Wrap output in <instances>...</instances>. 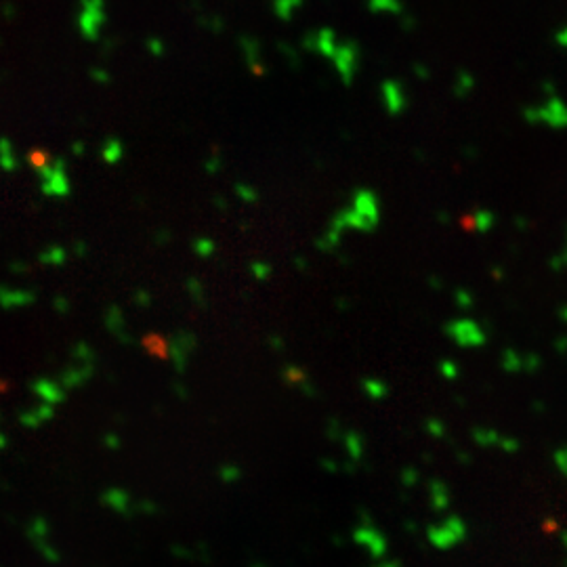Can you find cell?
I'll list each match as a JSON object with an SVG mask.
<instances>
[{"instance_id": "obj_1", "label": "cell", "mask_w": 567, "mask_h": 567, "mask_svg": "<svg viewBox=\"0 0 567 567\" xmlns=\"http://www.w3.org/2000/svg\"><path fill=\"white\" fill-rule=\"evenodd\" d=\"M466 538V523L458 515H450L428 530V540L435 549L447 551Z\"/></svg>"}, {"instance_id": "obj_2", "label": "cell", "mask_w": 567, "mask_h": 567, "mask_svg": "<svg viewBox=\"0 0 567 567\" xmlns=\"http://www.w3.org/2000/svg\"><path fill=\"white\" fill-rule=\"evenodd\" d=\"M447 336L458 345V347H469V349H477L485 345V332L483 328L469 317H460L447 324L445 328Z\"/></svg>"}, {"instance_id": "obj_3", "label": "cell", "mask_w": 567, "mask_h": 567, "mask_svg": "<svg viewBox=\"0 0 567 567\" xmlns=\"http://www.w3.org/2000/svg\"><path fill=\"white\" fill-rule=\"evenodd\" d=\"M473 439L477 445L481 447H498L502 452H517L519 450V441L509 437V435H502L498 433L496 428H475L473 431Z\"/></svg>"}, {"instance_id": "obj_4", "label": "cell", "mask_w": 567, "mask_h": 567, "mask_svg": "<svg viewBox=\"0 0 567 567\" xmlns=\"http://www.w3.org/2000/svg\"><path fill=\"white\" fill-rule=\"evenodd\" d=\"M500 364H502V368L507 372H532V370H536L540 366V359L534 357V355L519 353L515 349H504Z\"/></svg>"}, {"instance_id": "obj_5", "label": "cell", "mask_w": 567, "mask_h": 567, "mask_svg": "<svg viewBox=\"0 0 567 567\" xmlns=\"http://www.w3.org/2000/svg\"><path fill=\"white\" fill-rule=\"evenodd\" d=\"M431 490V502H433V509L435 511H445L450 507V490L443 481L439 479H433V483L428 485Z\"/></svg>"}, {"instance_id": "obj_6", "label": "cell", "mask_w": 567, "mask_h": 567, "mask_svg": "<svg viewBox=\"0 0 567 567\" xmlns=\"http://www.w3.org/2000/svg\"><path fill=\"white\" fill-rule=\"evenodd\" d=\"M494 212L492 210H477L469 217V229L475 231H488L490 227H494Z\"/></svg>"}, {"instance_id": "obj_7", "label": "cell", "mask_w": 567, "mask_h": 567, "mask_svg": "<svg viewBox=\"0 0 567 567\" xmlns=\"http://www.w3.org/2000/svg\"><path fill=\"white\" fill-rule=\"evenodd\" d=\"M553 460H555V466L561 471V475H566L567 477V445L559 447V450L553 454Z\"/></svg>"}, {"instance_id": "obj_8", "label": "cell", "mask_w": 567, "mask_h": 567, "mask_svg": "<svg viewBox=\"0 0 567 567\" xmlns=\"http://www.w3.org/2000/svg\"><path fill=\"white\" fill-rule=\"evenodd\" d=\"M441 372H443L445 378H456L458 376V368H456L454 362H443L441 364Z\"/></svg>"}, {"instance_id": "obj_9", "label": "cell", "mask_w": 567, "mask_h": 567, "mask_svg": "<svg viewBox=\"0 0 567 567\" xmlns=\"http://www.w3.org/2000/svg\"><path fill=\"white\" fill-rule=\"evenodd\" d=\"M426 426H428V433H433L435 437H441V435H443V428H445L439 421H428V425Z\"/></svg>"}, {"instance_id": "obj_10", "label": "cell", "mask_w": 567, "mask_h": 567, "mask_svg": "<svg viewBox=\"0 0 567 567\" xmlns=\"http://www.w3.org/2000/svg\"><path fill=\"white\" fill-rule=\"evenodd\" d=\"M553 267H567V248L555 259V263H553Z\"/></svg>"}, {"instance_id": "obj_11", "label": "cell", "mask_w": 567, "mask_h": 567, "mask_svg": "<svg viewBox=\"0 0 567 567\" xmlns=\"http://www.w3.org/2000/svg\"><path fill=\"white\" fill-rule=\"evenodd\" d=\"M458 300H460V305L464 307V305H469L471 307V302H473V298H471V294L469 292H458Z\"/></svg>"}, {"instance_id": "obj_12", "label": "cell", "mask_w": 567, "mask_h": 567, "mask_svg": "<svg viewBox=\"0 0 567 567\" xmlns=\"http://www.w3.org/2000/svg\"><path fill=\"white\" fill-rule=\"evenodd\" d=\"M561 540H563V544L567 547V532H563V536H561Z\"/></svg>"}, {"instance_id": "obj_13", "label": "cell", "mask_w": 567, "mask_h": 567, "mask_svg": "<svg viewBox=\"0 0 567 567\" xmlns=\"http://www.w3.org/2000/svg\"><path fill=\"white\" fill-rule=\"evenodd\" d=\"M561 315H563V319H567V309H563V311H561Z\"/></svg>"}]
</instances>
